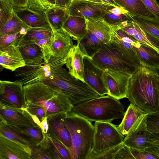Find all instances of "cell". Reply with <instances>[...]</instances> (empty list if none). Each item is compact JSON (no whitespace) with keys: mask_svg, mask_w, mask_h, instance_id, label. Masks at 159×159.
<instances>
[{"mask_svg":"<svg viewBox=\"0 0 159 159\" xmlns=\"http://www.w3.org/2000/svg\"><path fill=\"white\" fill-rule=\"evenodd\" d=\"M92 59L116 80L126 98L130 78L142 66L139 61L112 41L110 46L103 43L100 51Z\"/></svg>","mask_w":159,"mask_h":159,"instance_id":"cell-1","label":"cell"},{"mask_svg":"<svg viewBox=\"0 0 159 159\" xmlns=\"http://www.w3.org/2000/svg\"><path fill=\"white\" fill-rule=\"evenodd\" d=\"M126 98L149 115L159 114V77L141 66L130 78Z\"/></svg>","mask_w":159,"mask_h":159,"instance_id":"cell-2","label":"cell"},{"mask_svg":"<svg viewBox=\"0 0 159 159\" xmlns=\"http://www.w3.org/2000/svg\"><path fill=\"white\" fill-rule=\"evenodd\" d=\"M23 106L32 104L41 107L48 120L66 117L74 107L66 96L42 81L23 85Z\"/></svg>","mask_w":159,"mask_h":159,"instance_id":"cell-3","label":"cell"},{"mask_svg":"<svg viewBox=\"0 0 159 159\" xmlns=\"http://www.w3.org/2000/svg\"><path fill=\"white\" fill-rule=\"evenodd\" d=\"M125 108L119 99L107 95L76 105L72 111L91 122H111L122 118Z\"/></svg>","mask_w":159,"mask_h":159,"instance_id":"cell-4","label":"cell"},{"mask_svg":"<svg viewBox=\"0 0 159 159\" xmlns=\"http://www.w3.org/2000/svg\"><path fill=\"white\" fill-rule=\"evenodd\" d=\"M64 122L70 136L71 146L68 150L71 159H87L93 144L94 125L72 111L68 113Z\"/></svg>","mask_w":159,"mask_h":159,"instance_id":"cell-5","label":"cell"},{"mask_svg":"<svg viewBox=\"0 0 159 159\" xmlns=\"http://www.w3.org/2000/svg\"><path fill=\"white\" fill-rule=\"evenodd\" d=\"M42 81L63 94L74 106L99 97L86 83L72 76L62 67Z\"/></svg>","mask_w":159,"mask_h":159,"instance_id":"cell-6","label":"cell"},{"mask_svg":"<svg viewBox=\"0 0 159 159\" xmlns=\"http://www.w3.org/2000/svg\"><path fill=\"white\" fill-rule=\"evenodd\" d=\"M68 55L64 58L51 55L48 59L39 64L25 65L14 71L15 76L23 85L43 81L49 78L66 64Z\"/></svg>","mask_w":159,"mask_h":159,"instance_id":"cell-7","label":"cell"},{"mask_svg":"<svg viewBox=\"0 0 159 159\" xmlns=\"http://www.w3.org/2000/svg\"><path fill=\"white\" fill-rule=\"evenodd\" d=\"M92 147L87 159L117 146L124 139L117 127L111 122H95Z\"/></svg>","mask_w":159,"mask_h":159,"instance_id":"cell-8","label":"cell"},{"mask_svg":"<svg viewBox=\"0 0 159 159\" xmlns=\"http://www.w3.org/2000/svg\"><path fill=\"white\" fill-rule=\"evenodd\" d=\"M148 115V113L131 103L117 128L125 137L146 131Z\"/></svg>","mask_w":159,"mask_h":159,"instance_id":"cell-9","label":"cell"},{"mask_svg":"<svg viewBox=\"0 0 159 159\" xmlns=\"http://www.w3.org/2000/svg\"><path fill=\"white\" fill-rule=\"evenodd\" d=\"M114 7L108 3L87 1H72L67 8L69 15L85 19L103 18L110 9Z\"/></svg>","mask_w":159,"mask_h":159,"instance_id":"cell-10","label":"cell"},{"mask_svg":"<svg viewBox=\"0 0 159 159\" xmlns=\"http://www.w3.org/2000/svg\"><path fill=\"white\" fill-rule=\"evenodd\" d=\"M84 63L83 77L85 83L99 96L108 95L109 92L104 79L105 72L87 57L84 56Z\"/></svg>","mask_w":159,"mask_h":159,"instance_id":"cell-11","label":"cell"},{"mask_svg":"<svg viewBox=\"0 0 159 159\" xmlns=\"http://www.w3.org/2000/svg\"><path fill=\"white\" fill-rule=\"evenodd\" d=\"M23 84L20 81H0V102L17 108L23 107Z\"/></svg>","mask_w":159,"mask_h":159,"instance_id":"cell-12","label":"cell"},{"mask_svg":"<svg viewBox=\"0 0 159 159\" xmlns=\"http://www.w3.org/2000/svg\"><path fill=\"white\" fill-rule=\"evenodd\" d=\"M0 122L19 126H39L23 107L17 108L0 102Z\"/></svg>","mask_w":159,"mask_h":159,"instance_id":"cell-13","label":"cell"},{"mask_svg":"<svg viewBox=\"0 0 159 159\" xmlns=\"http://www.w3.org/2000/svg\"><path fill=\"white\" fill-rule=\"evenodd\" d=\"M30 146L9 140L0 135V159H30Z\"/></svg>","mask_w":159,"mask_h":159,"instance_id":"cell-14","label":"cell"},{"mask_svg":"<svg viewBox=\"0 0 159 159\" xmlns=\"http://www.w3.org/2000/svg\"><path fill=\"white\" fill-rule=\"evenodd\" d=\"M72 39L62 28L54 31L50 44V54L58 57H66L74 46Z\"/></svg>","mask_w":159,"mask_h":159,"instance_id":"cell-15","label":"cell"},{"mask_svg":"<svg viewBox=\"0 0 159 159\" xmlns=\"http://www.w3.org/2000/svg\"><path fill=\"white\" fill-rule=\"evenodd\" d=\"M0 65L12 71L25 65L18 46L11 45L0 47Z\"/></svg>","mask_w":159,"mask_h":159,"instance_id":"cell-16","label":"cell"},{"mask_svg":"<svg viewBox=\"0 0 159 159\" xmlns=\"http://www.w3.org/2000/svg\"><path fill=\"white\" fill-rule=\"evenodd\" d=\"M134 52L142 66L151 69L159 67V52L156 49L137 41Z\"/></svg>","mask_w":159,"mask_h":159,"instance_id":"cell-17","label":"cell"},{"mask_svg":"<svg viewBox=\"0 0 159 159\" xmlns=\"http://www.w3.org/2000/svg\"><path fill=\"white\" fill-rule=\"evenodd\" d=\"M14 11L19 18L30 27L50 26L45 12L36 11L28 7H14Z\"/></svg>","mask_w":159,"mask_h":159,"instance_id":"cell-18","label":"cell"},{"mask_svg":"<svg viewBox=\"0 0 159 159\" xmlns=\"http://www.w3.org/2000/svg\"><path fill=\"white\" fill-rule=\"evenodd\" d=\"M121 29L138 42L159 52V39L147 32L135 22L132 21Z\"/></svg>","mask_w":159,"mask_h":159,"instance_id":"cell-19","label":"cell"},{"mask_svg":"<svg viewBox=\"0 0 159 159\" xmlns=\"http://www.w3.org/2000/svg\"><path fill=\"white\" fill-rule=\"evenodd\" d=\"M84 57L78 45H74L68 55L65 65L71 75L85 83Z\"/></svg>","mask_w":159,"mask_h":159,"instance_id":"cell-20","label":"cell"},{"mask_svg":"<svg viewBox=\"0 0 159 159\" xmlns=\"http://www.w3.org/2000/svg\"><path fill=\"white\" fill-rule=\"evenodd\" d=\"M85 19L88 30L94 34L103 44L110 46L112 42L111 26L102 18Z\"/></svg>","mask_w":159,"mask_h":159,"instance_id":"cell-21","label":"cell"},{"mask_svg":"<svg viewBox=\"0 0 159 159\" xmlns=\"http://www.w3.org/2000/svg\"><path fill=\"white\" fill-rule=\"evenodd\" d=\"M62 29L77 43L83 38L88 31L85 18L75 16L69 15Z\"/></svg>","mask_w":159,"mask_h":159,"instance_id":"cell-22","label":"cell"},{"mask_svg":"<svg viewBox=\"0 0 159 159\" xmlns=\"http://www.w3.org/2000/svg\"><path fill=\"white\" fill-rule=\"evenodd\" d=\"M18 47L25 65L38 64L43 61L44 58L43 51L37 44L20 42Z\"/></svg>","mask_w":159,"mask_h":159,"instance_id":"cell-23","label":"cell"},{"mask_svg":"<svg viewBox=\"0 0 159 159\" xmlns=\"http://www.w3.org/2000/svg\"><path fill=\"white\" fill-rule=\"evenodd\" d=\"M61 117L48 120L49 129L52 136L61 142L68 150L71 146L69 132L64 122L65 118Z\"/></svg>","mask_w":159,"mask_h":159,"instance_id":"cell-24","label":"cell"},{"mask_svg":"<svg viewBox=\"0 0 159 159\" xmlns=\"http://www.w3.org/2000/svg\"><path fill=\"white\" fill-rule=\"evenodd\" d=\"M120 7L133 15L156 19L157 16L145 5L142 0H114Z\"/></svg>","mask_w":159,"mask_h":159,"instance_id":"cell-25","label":"cell"},{"mask_svg":"<svg viewBox=\"0 0 159 159\" xmlns=\"http://www.w3.org/2000/svg\"><path fill=\"white\" fill-rule=\"evenodd\" d=\"M103 44L94 34L88 30L86 35L77 43L83 55L91 59L100 51Z\"/></svg>","mask_w":159,"mask_h":159,"instance_id":"cell-26","label":"cell"},{"mask_svg":"<svg viewBox=\"0 0 159 159\" xmlns=\"http://www.w3.org/2000/svg\"><path fill=\"white\" fill-rule=\"evenodd\" d=\"M45 13L49 25L53 32L62 28L64 23L69 16L67 9L55 6Z\"/></svg>","mask_w":159,"mask_h":159,"instance_id":"cell-27","label":"cell"},{"mask_svg":"<svg viewBox=\"0 0 159 159\" xmlns=\"http://www.w3.org/2000/svg\"><path fill=\"white\" fill-rule=\"evenodd\" d=\"M54 32L50 26L30 27L20 42L33 43L38 44L42 41L52 37Z\"/></svg>","mask_w":159,"mask_h":159,"instance_id":"cell-28","label":"cell"},{"mask_svg":"<svg viewBox=\"0 0 159 159\" xmlns=\"http://www.w3.org/2000/svg\"><path fill=\"white\" fill-rule=\"evenodd\" d=\"M30 28L19 18L14 11L10 18L0 28V37L15 34Z\"/></svg>","mask_w":159,"mask_h":159,"instance_id":"cell-29","label":"cell"},{"mask_svg":"<svg viewBox=\"0 0 159 159\" xmlns=\"http://www.w3.org/2000/svg\"><path fill=\"white\" fill-rule=\"evenodd\" d=\"M151 132L147 130L131 136L125 137L123 143L127 146L139 150H144L150 144Z\"/></svg>","mask_w":159,"mask_h":159,"instance_id":"cell-30","label":"cell"},{"mask_svg":"<svg viewBox=\"0 0 159 159\" xmlns=\"http://www.w3.org/2000/svg\"><path fill=\"white\" fill-rule=\"evenodd\" d=\"M5 124L20 134L28 137L35 144L40 143L43 139V133L39 126H19Z\"/></svg>","mask_w":159,"mask_h":159,"instance_id":"cell-31","label":"cell"},{"mask_svg":"<svg viewBox=\"0 0 159 159\" xmlns=\"http://www.w3.org/2000/svg\"><path fill=\"white\" fill-rule=\"evenodd\" d=\"M134 21L147 32L159 39V18L151 19L132 14Z\"/></svg>","mask_w":159,"mask_h":159,"instance_id":"cell-32","label":"cell"},{"mask_svg":"<svg viewBox=\"0 0 159 159\" xmlns=\"http://www.w3.org/2000/svg\"><path fill=\"white\" fill-rule=\"evenodd\" d=\"M0 135L23 145L35 144L30 138L17 132L8 125L0 122Z\"/></svg>","mask_w":159,"mask_h":159,"instance_id":"cell-33","label":"cell"},{"mask_svg":"<svg viewBox=\"0 0 159 159\" xmlns=\"http://www.w3.org/2000/svg\"><path fill=\"white\" fill-rule=\"evenodd\" d=\"M130 15H116L108 11L103 17L104 20L111 26H116L121 29L133 21Z\"/></svg>","mask_w":159,"mask_h":159,"instance_id":"cell-34","label":"cell"},{"mask_svg":"<svg viewBox=\"0 0 159 159\" xmlns=\"http://www.w3.org/2000/svg\"><path fill=\"white\" fill-rule=\"evenodd\" d=\"M106 86L109 95L116 99H120L126 98L119 84L116 80L109 75L105 72L104 74Z\"/></svg>","mask_w":159,"mask_h":159,"instance_id":"cell-35","label":"cell"},{"mask_svg":"<svg viewBox=\"0 0 159 159\" xmlns=\"http://www.w3.org/2000/svg\"><path fill=\"white\" fill-rule=\"evenodd\" d=\"M14 11V7L9 0H0V28L10 18Z\"/></svg>","mask_w":159,"mask_h":159,"instance_id":"cell-36","label":"cell"},{"mask_svg":"<svg viewBox=\"0 0 159 159\" xmlns=\"http://www.w3.org/2000/svg\"><path fill=\"white\" fill-rule=\"evenodd\" d=\"M27 30H25L18 33L0 37V47L14 45L18 46Z\"/></svg>","mask_w":159,"mask_h":159,"instance_id":"cell-37","label":"cell"},{"mask_svg":"<svg viewBox=\"0 0 159 159\" xmlns=\"http://www.w3.org/2000/svg\"><path fill=\"white\" fill-rule=\"evenodd\" d=\"M28 7L34 11L45 12L53 7L48 0H27Z\"/></svg>","mask_w":159,"mask_h":159,"instance_id":"cell-38","label":"cell"},{"mask_svg":"<svg viewBox=\"0 0 159 159\" xmlns=\"http://www.w3.org/2000/svg\"><path fill=\"white\" fill-rule=\"evenodd\" d=\"M31 159H52L47 150L39 143L30 145Z\"/></svg>","mask_w":159,"mask_h":159,"instance_id":"cell-39","label":"cell"},{"mask_svg":"<svg viewBox=\"0 0 159 159\" xmlns=\"http://www.w3.org/2000/svg\"><path fill=\"white\" fill-rule=\"evenodd\" d=\"M123 143L95 155L91 159H113L115 154Z\"/></svg>","mask_w":159,"mask_h":159,"instance_id":"cell-40","label":"cell"},{"mask_svg":"<svg viewBox=\"0 0 159 159\" xmlns=\"http://www.w3.org/2000/svg\"><path fill=\"white\" fill-rule=\"evenodd\" d=\"M50 139L60 153L63 159H71L68 150L59 141L48 133Z\"/></svg>","mask_w":159,"mask_h":159,"instance_id":"cell-41","label":"cell"},{"mask_svg":"<svg viewBox=\"0 0 159 159\" xmlns=\"http://www.w3.org/2000/svg\"><path fill=\"white\" fill-rule=\"evenodd\" d=\"M113 159H134L129 147L123 143L115 154Z\"/></svg>","mask_w":159,"mask_h":159,"instance_id":"cell-42","label":"cell"},{"mask_svg":"<svg viewBox=\"0 0 159 159\" xmlns=\"http://www.w3.org/2000/svg\"><path fill=\"white\" fill-rule=\"evenodd\" d=\"M145 6L159 18V3L157 0H142Z\"/></svg>","mask_w":159,"mask_h":159,"instance_id":"cell-43","label":"cell"},{"mask_svg":"<svg viewBox=\"0 0 159 159\" xmlns=\"http://www.w3.org/2000/svg\"><path fill=\"white\" fill-rule=\"evenodd\" d=\"M144 150L153 155L157 159H159V145L151 144Z\"/></svg>","mask_w":159,"mask_h":159,"instance_id":"cell-44","label":"cell"},{"mask_svg":"<svg viewBox=\"0 0 159 159\" xmlns=\"http://www.w3.org/2000/svg\"><path fill=\"white\" fill-rule=\"evenodd\" d=\"M108 11L113 14L116 15L125 14L130 15L131 14L129 11L125 9V8L121 7H113Z\"/></svg>","mask_w":159,"mask_h":159,"instance_id":"cell-45","label":"cell"},{"mask_svg":"<svg viewBox=\"0 0 159 159\" xmlns=\"http://www.w3.org/2000/svg\"><path fill=\"white\" fill-rule=\"evenodd\" d=\"M14 7H28L27 0H9Z\"/></svg>","mask_w":159,"mask_h":159,"instance_id":"cell-46","label":"cell"},{"mask_svg":"<svg viewBox=\"0 0 159 159\" xmlns=\"http://www.w3.org/2000/svg\"><path fill=\"white\" fill-rule=\"evenodd\" d=\"M71 2V0H55V6L67 9Z\"/></svg>","mask_w":159,"mask_h":159,"instance_id":"cell-47","label":"cell"},{"mask_svg":"<svg viewBox=\"0 0 159 159\" xmlns=\"http://www.w3.org/2000/svg\"><path fill=\"white\" fill-rule=\"evenodd\" d=\"M150 140L151 144L159 145V133L151 132Z\"/></svg>","mask_w":159,"mask_h":159,"instance_id":"cell-48","label":"cell"},{"mask_svg":"<svg viewBox=\"0 0 159 159\" xmlns=\"http://www.w3.org/2000/svg\"><path fill=\"white\" fill-rule=\"evenodd\" d=\"M41 129L44 134L47 133L48 131L49 126L47 117L44 118L41 121Z\"/></svg>","mask_w":159,"mask_h":159,"instance_id":"cell-49","label":"cell"},{"mask_svg":"<svg viewBox=\"0 0 159 159\" xmlns=\"http://www.w3.org/2000/svg\"><path fill=\"white\" fill-rule=\"evenodd\" d=\"M104 2L112 5L114 7H120L118 4L116 3L114 0H102Z\"/></svg>","mask_w":159,"mask_h":159,"instance_id":"cell-50","label":"cell"},{"mask_svg":"<svg viewBox=\"0 0 159 159\" xmlns=\"http://www.w3.org/2000/svg\"><path fill=\"white\" fill-rule=\"evenodd\" d=\"M72 1H87L103 3H107L102 0H71Z\"/></svg>","mask_w":159,"mask_h":159,"instance_id":"cell-51","label":"cell"},{"mask_svg":"<svg viewBox=\"0 0 159 159\" xmlns=\"http://www.w3.org/2000/svg\"><path fill=\"white\" fill-rule=\"evenodd\" d=\"M156 74L159 77V67L153 69H152Z\"/></svg>","mask_w":159,"mask_h":159,"instance_id":"cell-52","label":"cell"},{"mask_svg":"<svg viewBox=\"0 0 159 159\" xmlns=\"http://www.w3.org/2000/svg\"><path fill=\"white\" fill-rule=\"evenodd\" d=\"M48 1L52 7L55 6V0H48Z\"/></svg>","mask_w":159,"mask_h":159,"instance_id":"cell-53","label":"cell"}]
</instances>
